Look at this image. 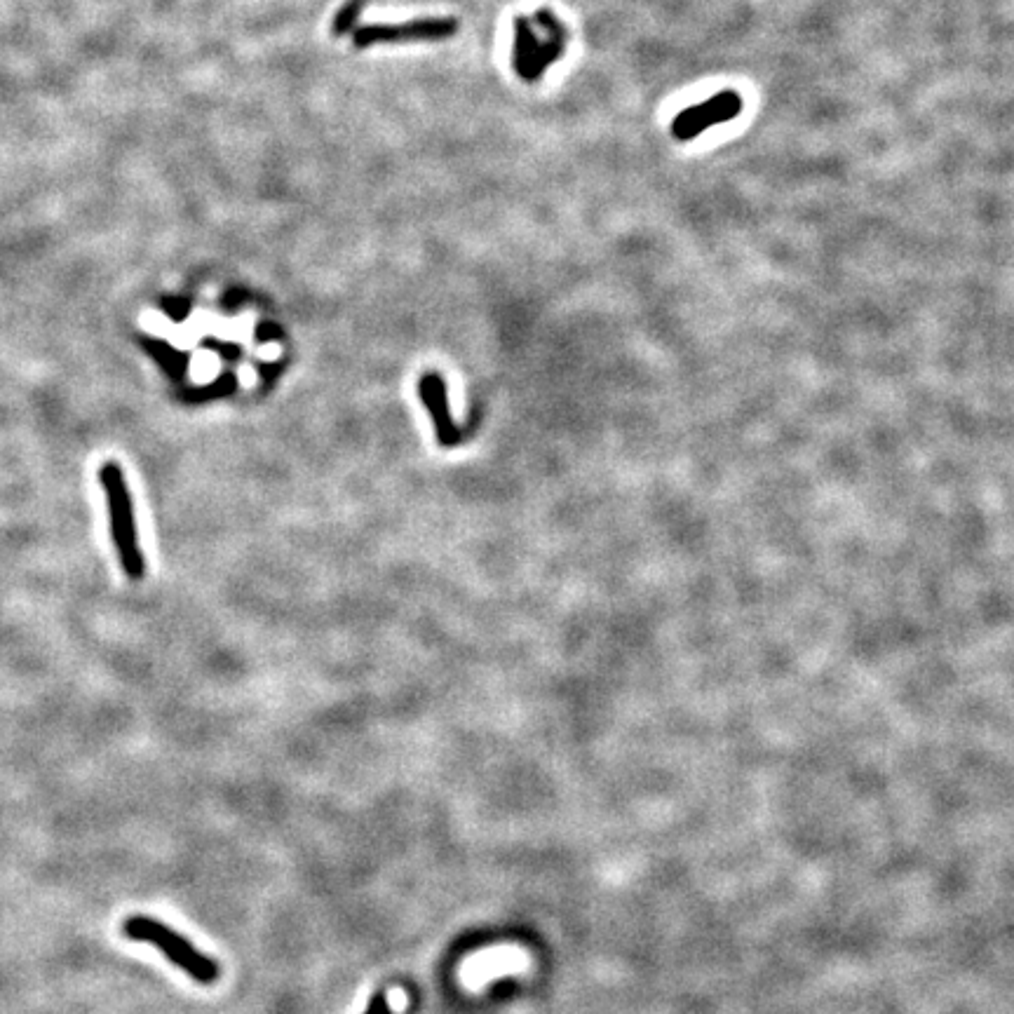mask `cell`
<instances>
[{
  "label": "cell",
  "instance_id": "cell-1",
  "mask_svg": "<svg viewBox=\"0 0 1014 1014\" xmlns=\"http://www.w3.org/2000/svg\"><path fill=\"white\" fill-rule=\"evenodd\" d=\"M99 482L106 496L108 522H111V536L116 545L118 559L123 569L132 580L144 578V554L139 547V531L137 517H134V505L130 489H127L123 470L118 463L106 461L99 470Z\"/></svg>",
  "mask_w": 1014,
  "mask_h": 1014
},
{
  "label": "cell",
  "instance_id": "cell-2",
  "mask_svg": "<svg viewBox=\"0 0 1014 1014\" xmlns=\"http://www.w3.org/2000/svg\"><path fill=\"white\" fill-rule=\"evenodd\" d=\"M566 50V31L550 10H540L536 19L517 17L512 66L526 83H536Z\"/></svg>",
  "mask_w": 1014,
  "mask_h": 1014
},
{
  "label": "cell",
  "instance_id": "cell-7",
  "mask_svg": "<svg viewBox=\"0 0 1014 1014\" xmlns=\"http://www.w3.org/2000/svg\"><path fill=\"white\" fill-rule=\"evenodd\" d=\"M367 5H369V0H343V5L334 15V22H331V33H334L336 38H341V36H346V33L353 31L357 19L362 17V12H364V8H367Z\"/></svg>",
  "mask_w": 1014,
  "mask_h": 1014
},
{
  "label": "cell",
  "instance_id": "cell-5",
  "mask_svg": "<svg viewBox=\"0 0 1014 1014\" xmlns=\"http://www.w3.org/2000/svg\"><path fill=\"white\" fill-rule=\"evenodd\" d=\"M745 101L735 90H723L709 97L702 104L688 106L672 120V137L676 141L698 139L702 132L714 125H723L735 120L742 113Z\"/></svg>",
  "mask_w": 1014,
  "mask_h": 1014
},
{
  "label": "cell",
  "instance_id": "cell-4",
  "mask_svg": "<svg viewBox=\"0 0 1014 1014\" xmlns=\"http://www.w3.org/2000/svg\"><path fill=\"white\" fill-rule=\"evenodd\" d=\"M458 33L456 17H421L402 24H374L362 26L355 31V47L371 45H404V43H432V40H446Z\"/></svg>",
  "mask_w": 1014,
  "mask_h": 1014
},
{
  "label": "cell",
  "instance_id": "cell-8",
  "mask_svg": "<svg viewBox=\"0 0 1014 1014\" xmlns=\"http://www.w3.org/2000/svg\"><path fill=\"white\" fill-rule=\"evenodd\" d=\"M367 1014H392V1010H390V1005H388V996H385V993H383V991H378V993H376V996H374V998H371V1003H369V1010H367Z\"/></svg>",
  "mask_w": 1014,
  "mask_h": 1014
},
{
  "label": "cell",
  "instance_id": "cell-6",
  "mask_svg": "<svg viewBox=\"0 0 1014 1014\" xmlns=\"http://www.w3.org/2000/svg\"><path fill=\"white\" fill-rule=\"evenodd\" d=\"M418 392H421V400L432 418V425H435L439 446H456L461 442V432H458L454 418L449 414V397H446L442 376L428 371L418 383Z\"/></svg>",
  "mask_w": 1014,
  "mask_h": 1014
},
{
  "label": "cell",
  "instance_id": "cell-3",
  "mask_svg": "<svg viewBox=\"0 0 1014 1014\" xmlns=\"http://www.w3.org/2000/svg\"><path fill=\"white\" fill-rule=\"evenodd\" d=\"M123 932L132 942H146L155 946L167 956V961L191 975L198 984H214L219 979V965L212 958L200 953L184 935L172 930L151 916H127L123 921Z\"/></svg>",
  "mask_w": 1014,
  "mask_h": 1014
}]
</instances>
